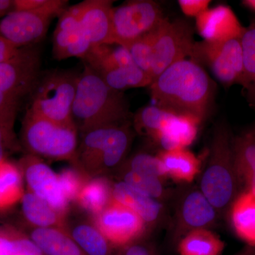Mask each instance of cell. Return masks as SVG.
<instances>
[{
    "instance_id": "6da1fadb",
    "label": "cell",
    "mask_w": 255,
    "mask_h": 255,
    "mask_svg": "<svg viewBox=\"0 0 255 255\" xmlns=\"http://www.w3.org/2000/svg\"><path fill=\"white\" fill-rule=\"evenodd\" d=\"M156 106L177 115L205 118L213 94L212 83L204 68L184 59L162 72L149 86Z\"/></svg>"
},
{
    "instance_id": "7a4b0ae2",
    "label": "cell",
    "mask_w": 255,
    "mask_h": 255,
    "mask_svg": "<svg viewBox=\"0 0 255 255\" xmlns=\"http://www.w3.org/2000/svg\"><path fill=\"white\" fill-rule=\"evenodd\" d=\"M130 121L104 126L79 133L73 167L85 177H106L122 167L133 141Z\"/></svg>"
},
{
    "instance_id": "3957f363",
    "label": "cell",
    "mask_w": 255,
    "mask_h": 255,
    "mask_svg": "<svg viewBox=\"0 0 255 255\" xmlns=\"http://www.w3.org/2000/svg\"><path fill=\"white\" fill-rule=\"evenodd\" d=\"M123 92L109 87L97 72L85 64L79 76L72 120L78 133L110 124L130 121Z\"/></svg>"
},
{
    "instance_id": "277c9868",
    "label": "cell",
    "mask_w": 255,
    "mask_h": 255,
    "mask_svg": "<svg viewBox=\"0 0 255 255\" xmlns=\"http://www.w3.org/2000/svg\"><path fill=\"white\" fill-rule=\"evenodd\" d=\"M234 159L233 138L226 126L221 124L215 130L209 161L201 177L200 191L218 213L231 209L239 195Z\"/></svg>"
},
{
    "instance_id": "5b68a950",
    "label": "cell",
    "mask_w": 255,
    "mask_h": 255,
    "mask_svg": "<svg viewBox=\"0 0 255 255\" xmlns=\"http://www.w3.org/2000/svg\"><path fill=\"white\" fill-rule=\"evenodd\" d=\"M38 48H20L11 59L0 63V121L14 124L21 101L31 95L41 72Z\"/></svg>"
},
{
    "instance_id": "8992f818",
    "label": "cell",
    "mask_w": 255,
    "mask_h": 255,
    "mask_svg": "<svg viewBox=\"0 0 255 255\" xmlns=\"http://www.w3.org/2000/svg\"><path fill=\"white\" fill-rule=\"evenodd\" d=\"M21 135L27 154L71 163L75 159L79 133L74 125L56 123L26 110Z\"/></svg>"
},
{
    "instance_id": "52a82bcc",
    "label": "cell",
    "mask_w": 255,
    "mask_h": 255,
    "mask_svg": "<svg viewBox=\"0 0 255 255\" xmlns=\"http://www.w3.org/2000/svg\"><path fill=\"white\" fill-rule=\"evenodd\" d=\"M79 76L80 73L67 70L41 73L27 110L56 123L74 125L72 110Z\"/></svg>"
},
{
    "instance_id": "ba28073f",
    "label": "cell",
    "mask_w": 255,
    "mask_h": 255,
    "mask_svg": "<svg viewBox=\"0 0 255 255\" xmlns=\"http://www.w3.org/2000/svg\"><path fill=\"white\" fill-rule=\"evenodd\" d=\"M162 10L151 0H134L112 8L114 44L127 47L158 27L164 21Z\"/></svg>"
},
{
    "instance_id": "9c48e42d",
    "label": "cell",
    "mask_w": 255,
    "mask_h": 255,
    "mask_svg": "<svg viewBox=\"0 0 255 255\" xmlns=\"http://www.w3.org/2000/svg\"><path fill=\"white\" fill-rule=\"evenodd\" d=\"M194 43V30L190 23L182 18L173 21L164 18L156 29L152 82L174 63L191 58Z\"/></svg>"
},
{
    "instance_id": "30bf717a",
    "label": "cell",
    "mask_w": 255,
    "mask_h": 255,
    "mask_svg": "<svg viewBox=\"0 0 255 255\" xmlns=\"http://www.w3.org/2000/svg\"><path fill=\"white\" fill-rule=\"evenodd\" d=\"M191 60L209 67L225 87L240 85L243 75L242 38L223 42H195Z\"/></svg>"
},
{
    "instance_id": "8fae6325",
    "label": "cell",
    "mask_w": 255,
    "mask_h": 255,
    "mask_svg": "<svg viewBox=\"0 0 255 255\" xmlns=\"http://www.w3.org/2000/svg\"><path fill=\"white\" fill-rule=\"evenodd\" d=\"M92 220L106 239L117 250L142 239L147 231L145 223L138 215L113 199Z\"/></svg>"
},
{
    "instance_id": "7c38bea8",
    "label": "cell",
    "mask_w": 255,
    "mask_h": 255,
    "mask_svg": "<svg viewBox=\"0 0 255 255\" xmlns=\"http://www.w3.org/2000/svg\"><path fill=\"white\" fill-rule=\"evenodd\" d=\"M18 165L26 181L27 191L67 216L70 210V202L64 195L58 174L42 158L30 154L21 157Z\"/></svg>"
},
{
    "instance_id": "4fadbf2b",
    "label": "cell",
    "mask_w": 255,
    "mask_h": 255,
    "mask_svg": "<svg viewBox=\"0 0 255 255\" xmlns=\"http://www.w3.org/2000/svg\"><path fill=\"white\" fill-rule=\"evenodd\" d=\"M53 18L34 11H13L0 21V36L19 48L32 46L46 36Z\"/></svg>"
},
{
    "instance_id": "5bb4252c",
    "label": "cell",
    "mask_w": 255,
    "mask_h": 255,
    "mask_svg": "<svg viewBox=\"0 0 255 255\" xmlns=\"http://www.w3.org/2000/svg\"><path fill=\"white\" fill-rule=\"evenodd\" d=\"M113 2L110 0H85L73 6L92 47L114 44L112 23Z\"/></svg>"
},
{
    "instance_id": "9a60e30c",
    "label": "cell",
    "mask_w": 255,
    "mask_h": 255,
    "mask_svg": "<svg viewBox=\"0 0 255 255\" xmlns=\"http://www.w3.org/2000/svg\"><path fill=\"white\" fill-rule=\"evenodd\" d=\"M84 33L73 6L59 17L53 39V55L57 60L70 58L83 59L92 48Z\"/></svg>"
},
{
    "instance_id": "2e32d148",
    "label": "cell",
    "mask_w": 255,
    "mask_h": 255,
    "mask_svg": "<svg viewBox=\"0 0 255 255\" xmlns=\"http://www.w3.org/2000/svg\"><path fill=\"white\" fill-rule=\"evenodd\" d=\"M197 31L204 41L223 42L242 38L245 27L234 11L226 5L208 9L196 18Z\"/></svg>"
},
{
    "instance_id": "e0dca14e",
    "label": "cell",
    "mask_w": 255,
    "mask_h": 255,
    "mask_svg": "<svg viewBox=\"0 0 255 255\" xmlns=\"http://www.w3.org/2000/svg\"><path fill=\"white\" fill-rule=\"evenodd\" d=\"M65 231L86 255H115L117 249L106 239L92 219L73 216L70 210Z\"/></svg>"
},
{
    "instance_id": "ac0fdd59",
    "label": "cell",
    "mask_w": 255,
    "mask_h": 255,
    "mask_svg": "<svg viewBox=\"0 0 255 255\" xmlns=\"http://www.w3.org/2000/svg\"><path fill=\"white\" fill-rule=\"evenodd\" d=\"M217 216L218 211L200 189L193 190L183 198L179 206V227L185 235L196 230L208 229L214 224Z\"/></svg>"
},
{
    "instance_id": "d6986e66",
    "label": "cell",
    "mask_w": 255,
    "mask_h": 255,
    "mask_svg": "<svg viewBox=\"0 0 255 255\" xmlns=\"http://www.w3.org/2000/svg\"><path fill=\"white\" fill-rule=\"evenodd\" d=\"M112 195L114 200L127 206L138 215L147 227L158 221L163 209L158 200L121 180L112 183Z\"/></svg>"
},
{
    "instance_id": "ffe728a7",
    "label": "cell",
    "mask_w": 255,
    "mask_h": 255,
    "mask_svg": "<svg viewBox=\"0 0 255 255\" xmlns=\"http://www.w3.org/2000/svg\"><path fill=\"white\" fill-rule=\"evenodd\" d=\"M200 119L189 115H176L168 126L158 132L153 140L164 151L185 149L195 140Z\"/></svg>"
},
{
    "instance_id": "44dd1931",
    "label": "cell",
    "mask_w": 255,
    "mask_h": 255,
    "mask_svg": "<svg viewBox=\"0 0 255 255\" xmlns=\"http://www.w3.org/2000/svg\"><path fill=\"white\" fill-rule=\"evenodd\" d=\"M235 169L240 185L255 193V132H246L233 139Z\"/></svg>"
},
{
    "instance_id": "7402d4cb",
    "label": "cell",
    "mask_w": 255,
    "mask_h": 255,
    "mask_svg": "<svg viewBox=\"0 0 255 255\" xmlns=\"http://www.w3.org/2000/svg\"><path fill=\"white\" fill-rule=\"evenodd\" d=\"M24 219L33 228H55L65 231L66 217L48 203L30 191H25L21 201Z\"/></svg>"
},
{
    "instance_id": "603a6c76",
    "label": "cell",
    "mask_w": 255,
    "mask_h": 255,
    "mask_svg": "<svg viewBox=\"0 0 255 255\" xmlns=\"http://www.w3.org/2000/svg\"><path fill=\"white\" fill-rule=\"evenodd\" d=\"M30 239L43 255H86L64 230L33 228Z\"/></svg>"
},
{
    "instance_id": "cb8c5ba5",
    "label": "cell",
    "mask_w": 255,
    "mask_h": 255,
    "mask_svg": "<svg viewBox=\"0 0 255 255\" xmlns=\"http://www.w3.org/2000/svg\"><path fill=\"white\" fill-rule=\"evenodd\" d=\"M230 209L235 232L248 246H255V193H240Z\"/></svg>"
},
{
    "instance_id": "d4e9b609",
    "label": "cell",
    "mask_w": 255,
    "mask_h": 255,
    "mask_svg": "<svg viewBox=\"0 0 255 255\" xmlns=\"http://www.w3.org/2000/svg\"><path fill=\"white\" fill-rule=\"evenodd\" d=\"M167 177L176 181L191 182L200 172L201 161L187 149L162 150L157 155Z\"/></svg>"
},
{
    "instance_id": "484cf974",
    "label": "cell",
    "mask_w": 255,
    "mask_h": 255,
    "mask_svg": "<svg viewBox=\"0 0 255 255\" xmlns=\"http://www.w3.org/2000/svg\"><path fill=\"white\" fill-rule=\"evenodd\" d=\"M112 200V183L106 177L90 178L84 184L75 204L92 219L100 214Z\"/></svg>"
},
{
    "instance_id": "4316f807",
    "label": "cell",
    "mask_w": 255,
    "mask_h": 255,
    "mask_svg": "<svg viewBox=\"0 0 255 255\" xmlns=\"http://www.w3.org/2000/svg\"><path fill=\"white\" fill-rule=\"evenodd\" d=\"M24 194L23 174L18 165L8 160L0 162V213L21 202Z\"/></svg>"
},
{
    "instance_id": "83f0119b",
    "label": "cell",
    "mask_w": 255,
    "mask_h": 255,
    "mask_svg": "<svg viewBox=\"0 0 255 255\" xmlns=\"http://www.w3.org/2000/svg\"><path fill=\"white\" fill-rule=\"evenodd\" d=\"M112 46L92 47L88 54L82 60L97 73L133 65L131 55L127 48L119 45L116 48H112Z\"/></svg>"
},
{
    "instance_id": "f1b7e54d",
    "label": "cell",
    "mask_w": 255,
    "mask_h": 255,
    "mask_svg": "<svg viewBox=\"0 0 255 255\" xmlns=\"http://www.w3.org/2000/svg\"><path fill=\"white\" fill-rule=\"evenodd\" d=\"M222 240L208 229L191 231L178 245L180 255H221L224 250Z\"/></svg>"
},
{
    "instance_id": "f546056e",
    "label": "cell",
    "mask_w": 255,
    "mask_h": 255,
    "mask_svg": "<svg viewBox=\"0 0 255 255\" xmlns=\"http://www.w3.org/2000/svg\"><path fill=\"white\" fill-rule=\"evenodd\" d=\"M243 75L241 84L248 102L255 107V18L245 27L242 37Z\"/></svg>"
},
{
    "instance_id": "4dcf8cb0",
    "label": "cell",
    "mask_w": 255,
    "mask_h": 255,
    "mask_svg": "<svg viewBox=\"0 0 255 255\" xmlns=\"http://www.w3.org/2000/svg\"><path fill=\"white\" fill-rule=\"evenodd\" d=\"M97 73L109 87L119 92L149 87L152 83L150 77L135 64Z\"/></svg>"
},
{
    "instance_id": "1f68e13d",
    "label": "cell",
    "mask_w": 255,
    "mask_h": 255,
    "mask_svg": "<svg viewBox=\"0 0 255 255\" xmlns=\"http://www.w3.org/2000/svg\"><path fill=\"white\" fill-rule=\"evenodd\" d=\"M176 115L156 105L146 106L134 115L132 127L137 133L153 138L168 126Z\"/></svg>"
},
{
    "instance_id": "d6a6232c",
    "label": "cell",
    "mask_w": 255,
    "mask_h": 255,
    "mask_svg": "<svg viewBox=\"0 0 255 255\" xmlns=\"http://www.w3.org/2000/svg\"><path fill=\"white\" fill-rule=\"evenodd\" d=\"M0 255H43L28 236L14 228L0 227Z\"/></svg>"
},
{
    "instance_id": "836d02e7",
    "label": "cell",
    "mask_w": 255,
    "mask_h": 255,
    "mask_svg": "<svg viewBox=\"0 0 255 255\" xmlns=\"http://www.w3.org/2000/svg\"><path fill=\"white\" fill-rule=\"evenodd\" d=\"M157 28L126 47L131 55L134 64L150 78L153 60L154 42Z\"/></svg>"
},
{
    "instance_id": "e575fe53",
    "label": "cell",
    "mask_w": 255,
    "mask_h": 255,
    "mask_svg": "<svg viewBox=\"0 0 255 255\" xmlns=\"http://www.w3.org/2000/svg\"><path fill=\"white\" fill-rule=\"evenodd\" d=\"M119 173L120 174L122 179L121 181L127 183L137 191L153 198L156 200L163 197L164 189L161 179L135 173L122 167L119 169Z\"/></svg>"
},
{
    "instance_id": "d590c367",
    "label": "cell",
    "mask_w": 255,
    "mask_h": 255,
    "mask_svg": "<svg viewBox=\"0 0 255 255\" xmlns=\"http://www.w3.org/2000/svg\"><path fill=\"white\" fill-rule=\"evenodd\" d=\"M121 167L142 175L157 178L161 180L167 177L158 157L144 152L135 154L130 158L126 159Z\"/></svg>"
},
{
    "instance_id": "8d00e7d4",
    "label": "cell",
    "mask_w": 255,
    "mask_h": 255,
    "mask_svg": "<svg viewBox=\"0 0 255 255\" xmlns=\"http://www.w3.org/2000/svg\"><path fill=\"white\" fill-rule=\"evenodd\" d=\"M14 11L41 13L52 18L60 17L68 9L66 0H14Z\"/></svg>"
},
{
    "instance_id": "74e56055",
    "label": "cell",
    "mask_w": 255,
    "mask_h": 255,
    "mask_svg": "<svg viewBox=\"0 0 255 255\" xmlns=\"http://www.w3.org/2000/svg\"><path fill=\"white\" fill-rule=\"evenodd\" d=\"M58 177L64 195L70 203H75L84 184L89 179L73 167L62 169Z\"/></svg>"
},
{
    "instance_id": "f35d334b",
    "label": "cell",
    "mask_w": 255,
    "mask_h": 255,
    "mask_svg": "<svg viewBox=\"0 0 255 255\" xmlns=\"http://www.w3.org/2000/svg\"><path fill=\"white\" fill-rule=\"evenodd\" d=\"M14 124L0 121V162L7 160L9 154L21 149L14 130Z\"/></svg>"
},
{
    "instance_id": "ab89813d",
    "label": "cell",
    "mask_w": 255,
    "mask_h": 255,
    "mask_svg": "<svg viewBox=\"0 0 255 255\" xmlns=\"http://www.w3.org/2000/svg\"><path fill=\"white\" fill-rule=\"evenodd\" d=\"M115 255H157V254L155 248L152 245L140 239L128 246L117 249Z\"/></svg>"
},
{
    "instance_id": "60d3db41",
    "label": "cell",
    "mask_w": 255,
    "mask_h": 255,
    "mask_svg": "<svg viewBox=\"0 0 255 255\" xmlns=\"http://www.w3.org/2000/svg\"><path fill=\"white\" fill-rule=\"evenodd\" d=\"M179 6L187 16L197 17L201 13L209 9V0H179Z\"/></svg>"
},
{
    "instance_id": "b9f144b4",
    "label": "cell",
    "mask_w": 255,
    "mask_h": 255,
    "mask_svg": "<svg viewBox=\"0 0 255 255\" xmlns=\"http://www.w3.org/2000/svg\"><path fill=\"white\" fill-rule=\"evenodd\" d=\"M20 48L0 36V63L11 59L17 54Z\"/></svg>"
},
{
    "instance_id": "7bdbcfd3",
    "label": "cell",
    "mask_w": 255,
    "mask_h": 255,
    "mask_svg": "<svg viewBox=\"0 0 255 255\" xmlns=\"http://www.w3.org/2000/svg\"><path fill=\"white\" fill-rule=\"evenodd\" d=\"M14 9V0H0V18H4Z\"/></svg>"
},
{
    "instance_id": "ee69618b",
    "label": "cell",
    "mask_w": 255,
    "mask_h": 255,
    "mask_svg": "<svg viewBox=\"0 0 255 255\" xmlns=\"http://www.w3.org/2000/svg\"><path fill=\"white\" fill-rule=\"evenodd\" d=\"M236 255H255V246H248Z\"/></svg>"
},
{
    "instance_id": "f6af8a7d",
    "label": "cell",
    "mask_w": 255,
    "mask_h": 255,
    "mask_svg": "<svg viewBox=\"0 0 255 255\" xmlns=\"http://www.w3.org/2000/svg\"><path fill=\"white\" fill-rule=\"evenodd\" d=\"M243 4L246 7L255 11V0H245V1H243Z\"/></svg>"
},
{
    "instance_id": "bcb514c9",
    "label": "cell",
    "mask_w": 255,
    "mask_h": 255,
    "mask_svg": "<svg viewBox=\"0 0 255 255\" xmlns=\"http://www.w3.org/2000/svg\"></svg>"
}]
</instances>
